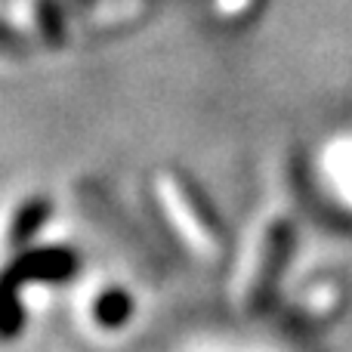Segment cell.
<instances>
[{"label": "cell", "mask_w": 352, "mask_h": 352, "mask_svg": "<svg viewBox=\"0 0 352 352\" xmlns=\"http://www.w3.org/2000/svg\"><path fill=\"white\" fill-rule=\"evenodd\" d=\"M158 195H161V204H164L167 217H170L173 229L182 235V241L201 256H213L217 254V241H213L210 229L201 223V217L195 213V207L188 204L186 192L179 188V182L173 176H161L158 182Z\"/></svg>", "instance_id": "6da1fadb"}, {"label": "cell", "mask_w": 352, "mask_h": 352, "mask_svg": "<svg viewBox=\"0 0 352 352\" xmlns=\"http://www.w3.org/2000/svg\"><path fill=\"white\" fill-rule=\"evenodd\" d=\"M263 256H266V229H260V235L250 238V244H248V254H244L241 272H238V281H235V297L238 300L248 297V291L256 285L260 269H263Z\"/></svg>", "instance_id": "7a4b0ae2"}]
</instances>
